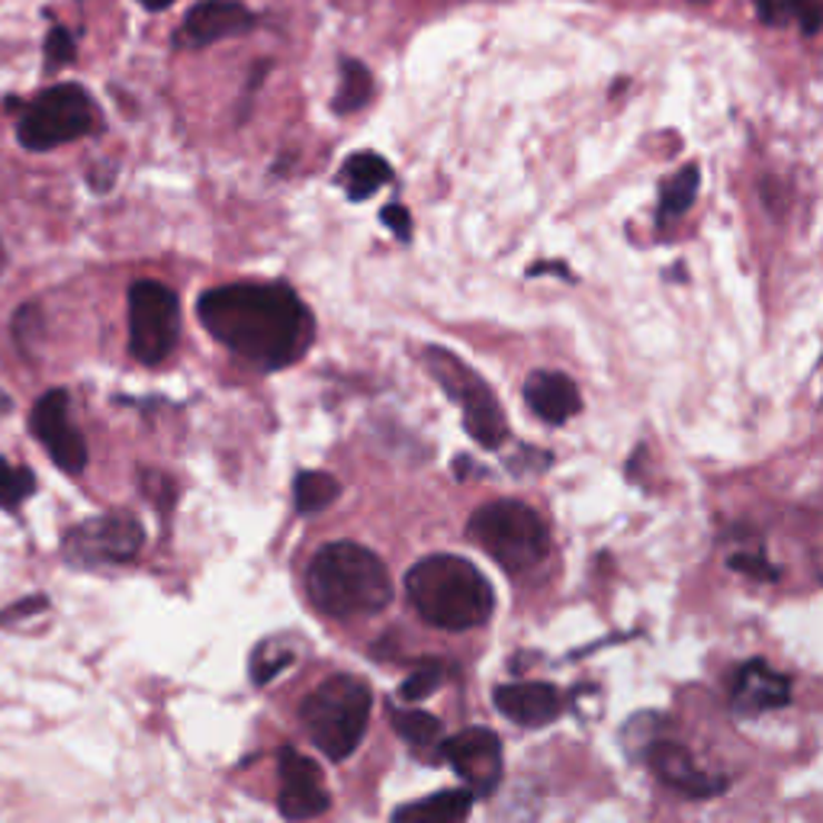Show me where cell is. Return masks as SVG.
<instances>
[{
    "label": "cell",
    "instance_id": "5b68a950",
    "mask_svg": "<svg viewBox=\"0 0 823 823\" xmlns=\"http://www.w3.org/2000/svg\"><path fill=\"white\" fill-rule=\"evenodd\" d=\"M470 537L508 573H528L551 554L544 518L531 505L515 499L483 505L470 518Z\"/></svg>",
    "mask_w": 823,
    "mask_h": 823
},
{
    "label": "cell",
    "instance_id": "d590c367",
    "mask_svg": "<svg viewBox=\"0 0 823 823\" xmlns=\"http://www.w3.org/2000/svg\"><path fill=\"white\" fill-rule=\"evenodd\" d=\"M3 265H7V255H3V245H0V270H3Z\"/></svg>",
    "mask_w": 823,
    "mask_h": 823
},
{
    "label": "cell",
    "instance_id": "484cf974",
    "mask_svg": "<svg viewBox=\"0 0 823 823\" xmlns=\"http://www.w3.org/2000/svg\"><path fill=\"white\" fill-rule=\"evenodd\" d=\"M442 666L438 663H422L415 673H412L403 685H399V698L412 705V702H422V698H428L438 685H442Z\"/></svg>",
    "mask_w": 823,
    "mask_h": 823
},
{
    "label": "cell",
    "instance_id": "4dcf8cb0",
    "mask_svg": "<svg viewBox=\"0 0 823 823\" xmlns=\"http://www.w3.org/2000/svg\"><path fill=\"white\" fill-rule=\"evenodd\" d=\"M142 486H146V496L151 502H158V508H171L175 502V483L158 470H142Z\"/></svg>",
    "mask_w": 823,
    "mask_h": 823
},
{
    "label": "cell",
    "instance_id": "6da1fadb",
    "mask_svg": "<svg viewBox=\"0 0 823 823\" xmlns=\"http://www.w3.org/2000/svg\"><path fill=\"white\" fill-rule=\"evenodd\" d=\"M204 328L261 370H280L313 341V316L287 284H229L197 303Z\"/></svg>",
    "mask_w": 823,
    "mask_h": 823
},
{
    "label": "cell",
    "instance_id": "8992f818",
    "mask_svg": "<svg viewBox=\"0 0 823 823\" xmlns=\"http://www.w3.org/2000/svg\"><path fill=\"white\" fill-rule=\"evenodd\" d=\"M97 129V107L90 93L78 85H56L42 90L27 113L17 122V139L30 151H52V148L78 142Z\"/></svg>",
    "mask_w": 823,
    "mask_h": 823
},
{
    "label": "cell",
    "instance_id": "8fae6325",
    "mask_svg": "<svg viewBox=\"0 0 823 823\" xmlns=\"http://www.w3.org/2000/svg\"><path fill=\"white\" fill-rule=\"evenodd\" d=\"M442 760L454 765L460 782L473 797H489L502 782V740L486 727H470L447 736L442 743Z\"/></svg>",
    "mask_w": 823,
    "mask_h": 823
},
{
    "label": "cell",
    "instance_id": "2e32d148",
    "mask_svg": "<svg viewBox=\"0 0 823 823\" xmlns=\"http://www.w3.org/2000/svg\"><path fill=\"white\" fill-rule=\"evenodd\" d=\"M525 403L547 425H563L583 409V396L576 383L557 370H534L525 383Z\"/></svg>",
    "mask_w": 823,
    "mask_h": 823
},
{
    "label": "cell",
    "instance_id": "ffe728a7",
    "mask_svg": "<svg viewBox=\"0 0 823 823\" xmlns=\"http://www.w3.org/2000/svg\"><path fill=\"white\" fill-rule=\"evenodd\" d=\"M393 717V731L409 743L415 753H428L435 750V756L442 760V721L428 711H415V707H389Z\"/></svg>",
    "mask_w": 823,
    "mask_h": 823
},
{
    "label": "cell",
    "instance_id": "f1b7e54d",
    "mask_svg": "<svg viewBox=\"0 0 823 823\" xmlns=\"http://www.w3.org/2000/svg\"><path fill=\"white\" fill-rule=\"evenodd\" d=\"M727 563H731V569H736V573H746V576L763 579V583L779 579V569H775V566H772L763 554H734Z\"/></svg>",
    "mask_w": 823,
    "mask_h": 823
},
{
    "label": "cell",
    "instance_id": "f546056e",
    "mask_svg": "<svg viewBox=\"0 0 823 823\" xmlns=\"http://www.w3.org/2000/svg\"><path fill=\"white\" fill-rule=\"evenodd\" d=\"M71 59H75V39H71V32L61 30V27L49 32V39H46V61H49V68H61V65H68Z\"/></svg>",
    "mask_w": 823,
    "mask_h": 823
},
{
    "label": "cell",
    "instance_id": "30bf717a",
    "mask_svg": "<svg viewBox=\"0 0 823 823\" xmlns=\"http://www.w3.org/2000/svg\"><path fill=\"white\" fill-rule=\"evenodd\" d=\"M68 393L65 389H49L36 399V406L30 412V428L36 435V442L42 444L52 457V464L59 470L78 473L88 467V444L85 435L75 428L71 415H68Z\"/></svg>",
    "mask_w": 823,
    "mask_h": 823
},
{
    "label": "cell",
    "instance_id": "1f68e13d",
    "mask_svg": "<svg viewBox=\"0 0 823 823\" xmlns=\"http://www.w3.org/2000/svg\"><path fill=\"white\" fill-rule=\"evenodd\" d=\"M46 608H49V598H46V595H30V598L17 602V605H10V608H3V612H0V624H10V621H20V617L39 615V612H46Z\"/></svg>",
    "mask_w": 823,
    "mask_h": 823
},
{
    "label": "cell",
    "instance_id": "ba28073f",
    "mask_svg": "<svg viewBox=\"0 0 823 823\" xmlns=\"http://www.w3.org/2000/svg\"><path fill=\"white\" fill-rule=\"evenodd\" d=\"M180 338V303L171 287L158 280H136L129 287V351L139 364L155 367L168 360Z\"/></svg>",
    "mask_w": 823,
    "mask_h": 823
},
{
    "label": "cell",
    "instance_id": "7c38bea8",
    "mask_svg": "<svg viewBox=\"0 0 823 823\" xmlns=\"http://www.w3.org/2000/svg\"><path fill=\"white\" fill-rule=\"evenodd\" d=\"M331 797L323 782V772L313 760L296 753L294 746L280 750V797L277 807L287 821H313L328 811Z\"/></svg>",
    "mask_w": 823,
    "mask_h": 823
},
{
    "label": "cell",
    "instance_id": "d6986e66",
    "mask_svg": "<svg viewBox=\"0 0 823 823\" xmlns=\"http://www.w3.org/2000/svg\"><path fill=\"white\" fill-rule=\"evenodd\" d=\"M389 177H393V168L374 151H357L341 168V184H345L348 197L357 200V204L370 200L383 184H389Z\"/></svg>",
    "mask_w": 823,
    "mask_h": 823
},
{
    "label": "cell",
    "instance_id": "cb8c5ba5",
    "mask_svg": "<svg viewBox=\"0 0 823 823\" xmlns=\"http://www.w3.org/2000/svg\"><path fill=\"white\" fill-rule=\"evenodd\" d=\"M36 493V476L27 467H17L10 460L0 457V508L3 512H17L27 499Z\"/></svg>",
    "mask_w": 823,
    "mask_h": 823
},
{
    "label": "cell",
    "instance_id": "e0dca14e",
    "mask_svg": "<svg viewBox=\"0 0 823 823\" xmlns=\"http://www.w3.org/2000/svg\"><path fill=\"white\" fill-rule=\"evenodd\" d=\"M792 702V682L769 670L763 660H750L740 666L734 688V707L740 714H760V711H775Z\"/></svg>",
    "mask_w": 823,
    "mask_h": 823
},
{
    "label": "cell",
    "instance_id": "4fadbf2b",
    "mask_svg": "<svg viewBox=\"0 0 823 823\" xmlns=\"http://www.w3.org/2000/svg\"><path fill=\"white\" fill-rule=\"evenodd\" d=\"M251 27H255V17L238 0H204L187 13L184 27L177 30V46L204 49V46L222 42Z\"/></svg>",
    "mask_w": 823,
    "mask_h": 823
},
{
    "label": "cell",
    "instance_id": "d6a6232c",
    "mask_svg": "<svg viewBox=\"0 0 823 823\" xmlns=\"http://www.w3.org/2000/svg\"><path fill=\"white\" fill-rule=\"evenodd\" d=\"M380 219L396 232V238L399 241H409V232H412V219H409V212L403 209L399 204H393V206H386L380 212Z\"/></svg>",
    "mask_w": 823,
    "mask_h": 823
},
{
    "label": "cell",
    "instance_id": "ac0fdd59",
    "mask_svg": "<svg viewBox=\"0 0 823 823\" xmlns=\"http://www.w3.org/2000/svg\"><path fill=\"white\" fill-rule=\"evenodd\" d=\"M473 792L470 789H457V792H442L428 794L415 804L406 807H396L393 811V821L399 823H457L464 817H470L473 811Z\"/></svg>",
    "mask_w": 823,
    "mask_h": 823
},
{
    "label": "cell",
    "instance_id": "277c9868",
    "mask_svg": "<svg viewBox=\"0 0 823 823\" xmlns=\"http://www.w3.org/2000/svg\"><path fill=\"white\" fill-rule=\"evenodd\" d=\"M374 695L370 685L354 676H331L303 702V727L316 750L331 763L354 756L367 734Z\"/></svg>",
    "mask_w": 823,
    "mask_h": 823
},
{
    "label": "cell",
    "instance_id": "3957f363",
    "mask_svg": "<svg viewBox=\"0 0 823 823\" xmlns=\"http://www.w3.org/2000/svg\"><path fill=\"white\" fill-rule=\"evenodd\" d=\"M406 592L412 608L432 627L442 631H470L486 624L496 598L486 576L470 559L454 554H435L418 559L406 573Z\"/></svg>",
    "mask_w": 823,
    "mask_h": 823
},
{
    "label": "cell",
    "instance_id": "44dd1931",
    "mask_svg": "<svg viewBox=\"0 0 823 823\" xmlns=\"http://www.w3.org/2000/svg\"><path fill=\"white\" fill-rule=\"evenodd\" d=\"M338 496H341V483H338L331 473L306 470L296 476L294 499L296 508H299V515H319V512H325Z\"/></svg>",
    "mask_w": 823,
    "mask_h": 823
},
{
    "label": "cell",
    "instance_id": "7402d4cb",
    "mask_svg": "<svg viewBox=\"0 0 823 823\" xmlns=\"http://www.w3.org/2000/svg\"><path fill=\"white\" fill-rule=\"evenodd\" d=\"M370 93H374V78H370L367 65L354 59L341 61V88H338V97L331 103L335 113L348 117L354 110H360L370 100Z\"/></svg>",
    "mask_w": 823,
    "mask_h": 823
},
{
    "label": "cell",
    "instance_id": "7a4b0ae2",
    "mask_svg": "<svg viewBox=\"0 0 823 823\" xmlns=\"http://www.w3.org/2000/svg\"><path fill=\"white\" fill-rule=\"evenodd\" d=\"M306 592L323 615L338 621L380 615L393 602L386 563L354 541L325 544L306 569Z\"/></svg>",
    "mask_w": 823,
    "mask_h": 823
},
{
    "label": "cell",
    "instance_id": "83f0119b",
    "mask_svg": "<svg viewBox=\"0 0 823 823\" xmlns=\"http://www.w3.org/2000/svg\"><path fill=\"white\" fill-rule=\"evenodd\" d=\"M765 27H789L797 17L801 0H753Z\"/></svg>",
    "mask_w": 823,
    "mask_h": 823
},
{
    "label": "cell",
    "instance_id": "9a60e30c",
    "mask_svg": "<svg viewBox=\"0 0 823 823\" xmlns=\"http://www.w3.org/2000/svg\"><path fill=\"white\" fill-rule=\"evenodd\" d=\"M496 707L522 727H547L563 711V698L547 682H512L496 688Z\"/></svg>",
    "mask_w": 823,
    "mask_h": 823
},
{
    "label": "cell",
    "instance_id": "4316f807",
    "mask_svg": "<svg viewBox=\"0 0 823 823\" xmlns=\"http://www.w3.org/2000/svg\"><path fill=\"white\" fill-rule=\"evenodd\" d=\"M290 663H294V653H290V650H277V653H274V647L265 644V647L255 653V663H251V678H255V685H267L270 678L280 676Z\"/></svg>",
    "mask_w": 823,
    "mask_h": 823
},
{
    "label": "cell",
    "instance_id": "e575fe53",
    "mask_svg": "<svg viewBox=\"0 0 823 823\" xmlns=\"http://www.w3.org/2000/svg\"><path fill=\"white\" fill-rule=\"evenodd\" d=\"M142 7H148V10H165V7H171L175 0H139Z\"/></svg>",
    "mask_w": 823,
    "mask_h": 823
},
{
    "label": "cell",
    "instance_id": "9c48e42d",
    "mask_svg": "<svg viewBox=\"0 0 823 823\" xmlns=\"http://www.w3.org/2000/svg\"><path fill=\"white\" fill-rule=\"evenodd\" d=\"M146 544V528L129 512H107L88 518L65 534L61 554L71 563L97 566V563H129L139 557Z\"/></svg>",
    "mask_w": 823,
    "mask_h": 823
},
{
    "label": "cell",
    "instance_id": "d4e9b609",
    "mask_svg": "<svg viewBox=\"0 0 823 823\" xmlns=\"http://www.w3.org/2000/svg\"><path fill=\"white\" fill-rule=\"evenodd\" d=\"M39 335H42V313L36 303H23L10 319V338L23 357H32V341H39Z\"/></svg>",
    "mask_w": 823,
    "mask_h": 823
},
{
    "label": "cell",
    "instance_id": "603a6c76",
    "mask_svg": "<svg viewBox=\"0 0 823 823\" xmlns=\"http://www.w3.org/2000/svg\"><path fill=\"white\" fill-rule=\"evenodd\" d=\"M698 177H702L698 165H685L676 177H670V184L663 187V197H660V219H676L695 204Z\"/></svg>",
    "mask_w": 823,
    "mask_h": 823
},
{
    "label": "cell",
    "instance_id": "5bb4252c",
    "mask_svg": "<svg viewBox=\"0 0 823 823\" xmlns=\"http://www.w3.org/2000/svg\"><path fill=\"white\" fill-rule=\"evenodd\" d=\"M647 763L663 785L688 794V797H711V794L727 789L724 779H707L705 772H698V765L692 763V756H688L678 743H670V740L650 743Z\"/></svg>",
    "mask_w": 823,
    "mask_h": 823
},
{
    "label": "cell",
    "instance_id": "52a82bcc",
    "mask_svg": "<svg viewBox=\"0 0 823 823\" xmlns=\"http://www.w3.org/2000/svg\"><path fill=\"white\" fill-rule=\"evenodd\" d=\"M425 367L444 393L464 409V425L473 442L479 447H502L508 438V422L486 380L473 367H467L457 354L444 351V348H428Z\"/></svg>",
    "mask_w": 823,
    "mask_h": 823
},
{
    "label": "cell",
    "instance_id": "836d02e7",
    "mask_svg": "<svg viewBox=\"0 0 823 823\" xmlns=\"http://www.w3.org/2000/svg\"><path fill=\"white\" fill-rule=\"evenodd\" d=\"M821 17H823L821 0H801L794 20L801 23V30L807 32V36H817V30H821Z\"/></svg>",
    "mask_w": 823,
    "mask_h": 823
}]
</instances>
